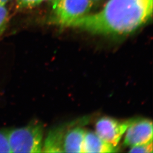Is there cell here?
Masks as SVG:
<instances>
[{
  "label": "cell",
  "mask_w": 153,
  "mask_h": 153,
  "mask_svg": "<svg viewBox=\"0 0 153 153\" xmlns=\"http://www.w3.org/2000/svg\"><path fill=\"white\" fill-rule=\"evenodd\" d=\"M153 0H109L100 11L86 14L68 27L103 35H126L152 16Z\"/></svg>",
  "instance_id": "6da1fadb"
},
{
  "label": "cell",
  "mask_w": 153,
  "mask_h": 153,
  "mask_svg": "<svg viewBox=\"0 0 153 153\" xmlns=\"http://www.w3.org/2000/svg\"><path fill=\"white\" fill-rule=\"evenodd\" d=\"M43 129L40 124L8 129L11 153H41Z\"/></svg>",
  "instance_id": "7a4b0ae2"
},
{
  "label": "cell",
  "mask_w": 153,
  "mask_h": 153,
  "mask_svg": "<svg viewBox=\"0 0 153 153\" xmlns=\"http://www.w3.org/2000/svg\"><path fill=\"white\" fill-rule=\"evenodd\" d=\"M93 2L91 0H53V21L63 26L88 14Z\"/></svg>",
  "instance_id": "3957f363"
},
{
  "label": "cell",
  "mask_w": 153,
  "mask_h": 153,
  "mask_svg": "<svg viewBox=\"0 0 153 153\" xmlns=\"http://www.w3.org/2000/svg\"><path fill=\"white\" fill-rule=\"evenodd\" d=\"M132 120L121 121L109 117H102L95 124V133L106 142L117 146Z\"/></svg>",
  "instance_id": "277c9868"
},
{
  "label": "cell",
  "mask_w": 153,
  "mask_h": 153,
  "mask_svg": "<svg viewBox=\"0 0 153 153\" xmlns=\"http://www.w3.org/2000/svg\"><path fill=\"white\" fill-rule=\"evenodd\" d=\"M123 145L132 147L153 141V123L146 119H133L126 129Z\"/></svg>",
  "instance_id": "5b68a950"
},
{
  "label": "cell",
  "mask_w": 153,
  "mask_h": 153,
  "mask_svg": "<svg viewBox=\"0 0 153 153\" xmlns=\"http://www.w3.org/2000/svg\"><path fill=\"white\" fill-rule=\"evenodd\" d=\"M86 131L80 126L61 131L62 152L83 153V144Z\"/></svg>",
  "instance_id": "8992f818"
},
{
  "label": "cell",
  "mask_w": 153,
  "mask_h": 153,
  "mask_svg": "<svg viewBox=\"0 0 153 153\" xmlns=\"http://www.w3.org/2000/svg\"><path fill=\"white\" fill-rule=\"evenodd\" d=\"M118 150L117 146H114L106 142L95 132H85L83 144V153H116L119 151Z\"/></svg>",
  "instance_id": "52a82bcc"
},
{
  "label": "cell",
  "mask_w": 153,
  "mask_h": 153,
  "mask_svg": "<svg viewBox=\"0 0 153 153\" xmlns=\"http://www.w3.org/2000/svg\"><path fill=\"white\" fill-rule=\"evenodd\" d=\"M9 20V13L5 6H0V37L5 32Z\"/></svg>",
  "instance_id": "ba28073f"
},
{
  "label": "cell",
  "mask_w": 153,
  "mask_h": 153,
  "mask_svg": "<svg viewBox=\"0 0 153 153\" xmlns=\"http://www.w3.org/2000/svg\"><path fill=\"white\" fill-rule=\"evenodd\" d=\"M0 153H11L8 139V130H0Z\"/></svg>",
  "instance_id": "9c48e42d"
},
{
  "label": "cell",
  "mask_w": 153,
  "mask_h": 153,
  "mask_svg": "<svg viewBox=\"0 0 153 153\" xmlns=\"http://www.w3.org/2000/svg\"><path fill=\"white\" fill-rule=\"evenodd\" d=\"M131 153H153V141L132 146L129 150Z\"/></svg>",
  "instance_id": "30bf717a"
},
{
  "label": "cell",
  "mask_w": 153,
  "mask_h": 153,
  "mask_svg": "<svg viewBox=\"0 0 153 153\" xmlns=\"http://www.w3.org/2000/svg\"><path fill=\"white\" fill-rule=\"evenodd\" d=\"M44 0H16V4L21 8H31L40 4Z\"/></svg>",
  "instance_id": "8fae6325"
},
{
  "label": "cell",
  "mask_w": 153,
  "mask_h": 153,
  "mask_svg": "<svg viewBox=\"0 0 153 153\" xmlns=\"http://www.w3.org/2000/svg\"><path fill=\"white\" fill-rule=\"evenodd\" d=\"M10 0H0V6H5Z\"/></svg>",
  "instance_id": "7c38bea8"
},
{
  "label": "cell",
  "mask_w": 153,
  "mask_h": 153,
  "mask_svg": "<svg viewBox=\"0 0 153 153\" xmlns=\"http://www.w3.org/2000/svg\"><path fill=\"white\" fill-rule=\"evenodd\" d=\"M92 2H93V3L94 2H98L99 1H100V0H91Z\"/></svg>",
  "instance_id": "4fadbf2b"
}]
</instances>
